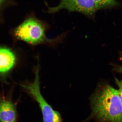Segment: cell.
<instances>
[{
	"instance_id": "cell-1",
	"label": "cell",
	"mask_w": 122,
	"mask_h": 122,
	"mask_svg": "<svg viewBox=\"0 0 122 122\" xmlns=\"http://www.w3.org/2000/svg\"><path fill=\"white\" fill-rule=\"evenodd\" d=\"M90 114L82 122H122V106L118 90L106 82L97 85L90 98Z\"/></svg>"
},
{
	"instance_id": "cell-11",
	"label": "cell",
	"mask_w": 122,
	"mask_h": 122,
	"mask_svg": "<svg viewBox=\"0 0 122 122\" xmlns=\"http://www.w3.org/2000/svg\"><path fill=\"white\" fill-rule=\"evenodd\" d=\"M120 59H121L122 60V52L121 53V55H120Z\"/></svg>"
},
{
	"instance_id": "cell-8",
	"label": "cell",
	"mask_w": 122,
	"mask_h": 122,
	"mask_svg": "<svg viewBox=\"0 0 122 122\" xmlns=\"http://www.w3.org/2000/svg\"><path fill=\"white\" fill-rule=\"evenodd\" d=\"M115 83L118 87V95L122 106V80L120 81L115 78Z\"/></svg>"
},
{
	"instance_id": "cell-2",
	"label": "cell",
	"mask_w": 122,
	"mask_h": 122,
	"mask_svg": "<svg viewBox=\"0 0 122 122\" xmlns=\"http://www.w3.org/2000/svg\"><path fill=\"white\" fill-rule=\"evenodd\" d=\"M50 28L47 23L38 19L34 15H31L14 29L13 34L16 39L31 46L45 44L55 47L62 41L66 34L49 39L46 36V33Z\"/></svg>"
},
{
	"instance_id": "cell-3",
	"label": "cell",
	"mask_w": 122,
	"mask_h": 122,
	"mask_svg": "<svg viewBox=\"0 0 122 122\" xmlns=\"http://www.w3.org/2000/svg\"><path fill=\"white\" fill-rule=\"evenodd\" d=\"M35 70V77L34 81L21 86L26 89L30 95L37 102L42 111L43 122H62L60 114L57 111L53 110L41 94L39 61Z\"/></svg>"
},
{
	"instance_id": "cell-6",
	"label": "cell",
	"mask_w": 122,
	"mask_h": 122,
	"mask_svg": "<svg viewBox=\"0 0 122 122\" xmlns=\"http://www.w3.org/2000/svg\"><path fill=\"white\" fill-rule=\"evenodd\" d=\"M16 112L15 105L7 100L0 101V122H15Z\"/></svg>"
},
{
	"instance_id": "cell-4",
	"label": "cell",
	"mask_w": 122,
	"mask_h": 122,
	"mask_svg": "<svg viewBox=\"0 0 122 122\" xmlns=\"http://www.w3.org/2000/svg\"><path fill=\"white\" fill-rule=\"evenodd\" d=\"M63 9L70 12H79L92 19H94L97 10L93 0H60L59 5L48 7L46 12L55 13Z\"/></svg>"
},
{
	"instance_id": "cell-9",
	"label": "cell",
	"mask_w": 122,
	"mask_h": 122,
	"mask_svg": "<svg viewBox=\"0 0 122 122\" xmlns=\"http://www.w3.org/2000/svg\"><path fill=\"white\" fill-rule=\"evenodd\" d=\"M110 64L112 67V70L113 71L122 74V66L114 63H111Z\"/></svg>"
},
{
	"instance_id": "cell-5",
	"label": "cell",
	"mask_w": 122,
	"mask_h": 122,
	"mask_svg": "<svg viewBox=\"0 0 122 122\" xmlns=\"http://www.w3.org/2000/svg\"><path fill=\"white\" fill-rule=\"evenodd\" d=\"M14 51L9 47L0 45V75L7 74L13 70L17 62Z\"/></svg>"
},
{
	"instance_id": "cell-7",
	"label": "cell",
	"mask_w": 122,
	"mask_h": 122,
	"mask_svg": "<svg viewBox=\"0 0 122 122\" xmlns=\"http://www.w3.org/2000/svg\"><path fill=\"white\" fill-rule=\"evenodd\" d=\"M97 10L111 8L118 6L119 3L116 0H93Z\"/></svg>"
},
{
	"instance_id": "cell-10",
	"label": "cell",
	"mask_w": 122,
	"mask_h": 122,
	"mask_svg": "<svg viewBox=\"0 0 122 122\" xmlns=\"http://www.w3.org/2000/svg\"><path fill=\"white\" fill-rule=\"evenodd\" d=\"M10 0H0V16L5 7L10 3Z\"/></svg>"
}]
</instances>
